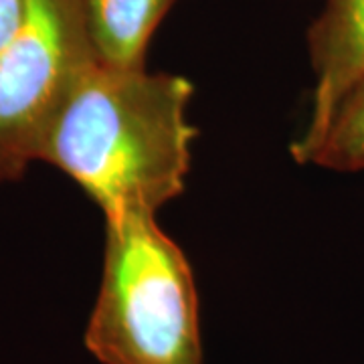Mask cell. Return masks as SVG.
<instances>
[{"label": "cell", "mask_w": 364, "mask_h": 364, "mask_svg": "<svg viewBox=\"0 0 364 364\" xmlns=\"http://www.w3.org/2000/svg\"><path fill=\"white\" fill-rule=\"evenodd\" d=\"M193 93L181 75L97 59L53 119L39 160L77 182L105 215H156L184 191L191 170Z\"/></svg>", "instance_id": "1"}, {"label": "cell", "mask_w": 364, "mask_h": 364, "mask_svg": "<svg viewBox=\"0 0 364 364\" xmlns=\"http://www.w3.org/2000/svg\"><path fill=\"white\" fill-rule=\"evenodd\" d=\"M83 0H26L0 49V182L18 181L79 77L97 61Z\"/></svg>", "instance_id": "3"}, {"label": "cell", "mask_w": 364, "mask_h": 364, "mask_svg": "<svg viewBox=\"0 0 364 364\" xmlns=\"http://www.w3.org/2000/svg\"><path fill=\"white\" fill-rule=\"evenodd\" d=\"M85 346L102 364H200L198 294L154 213L105 215L102 286Z\"/></svg>", "instance_id": "2"}, {"label": "cell", "mask_w": 364, "mask_h": 364, "mask_svg": "<svg viewBox=\"0 0 364 364\" xmlns=\"http://www.w3.org/2000/svg\"><path fill=\"white\" fill-rule=\"evenodd\" d=\"M314 91L304 134L291 156L308 164L340 104L364 79V0H328L310 28Z\"/></svg>", "instance_id": "4"}, {"label": "cell", "mask_w": 364, "mask_h": 364, "mask_svg": "<svg viewBox=\"0 0 364 364\" xmlns=\"http://www.w3.org/2000/svg\"><path fill=\"white\" fill-rule=\"evenodd\" d=\"M176 0H83L91 43L100 61L146 67V51L158 25Z\"/></svg>", "instance_id": "5"}, {"label": "cell", "mask_w": 364, "mask_h": 364, "mask_svg": "<svg viewBox=\"0 0 364 364\" xmlns=\"http://www.w3.org/2000/svg\"><path fill=\"white\" fill-rule=\"evenodd\" d=\"M26 0H0V49L13 39L23 23Z\"/></svg>", "instance_id": "7"}, {"label": "cell", "mask_w": 364, "mask_h": 364, "mask_svg": "<svg viewBox=\"0 0 364 364\" xmlns=\"http://www.w3.org/2000/svg\"><path fill=\"white\" fill-rule=\"evenodd\" d=\"M308 164L334 172L364 170V79L340 104Z\"/></svg>", "instance_id": "6"}]
</instances>
